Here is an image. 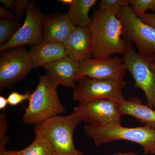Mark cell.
Segmentation results:
<instances>
[{"label": "cell", "instance_id": "obj_19", "mask_svg": "<svg viewBox=\"0 0 155 155\" xmlns=\"http://www.w3.org/2000/svg\"><path fill=\"white\" fill-rule=\"evenodd\" d=\"M20 26L19 20L14 19H0V46L10 41L17 33Z\"/></svg>", "mask_w": 155, "mask_h": 155}, {"label": "cell", "instance_id": "obj_18", "mask_svg": "<svg viewBox=\"0 0 155 155\" xmlns=\"http://www.w3.org/2000/svg\"><path fill=\"white\" fill-rule=\"evenodd\" d=\"M33 142L24 149L20 155H58L49 140L41 134L35 133Z\"/></svg>", "mask_w": 155, "mask_h": 155}, {"label": "cell", "instance_id": "obj_12", "mask_svg": "<svg viewBox=\"0 0 155 155\" xmlns=\"http://www.w3.org/2000/svg\"><path fill=\"white\" fill-rule=\"evenodd\" d=\"M67 55L81 63L93 57L90 28L75 27L63 43Z\"/></svg>", "mask_w": 155, "mask_h": 155}, {"label": "cell", "instance_id": "obj_1", "mask_svg": "<svg viewBox=\"0 0 155 155\" xmlns=\"http://www.w3.org/2000/svg\"><path fill=\"white\" fill-rule=\"evenodd\" d=\"M118 11H104L97 8L94 11L90 26L91 48L94 58H108L116 54H123L128 43L122 37L123 26L116 16Z\"/></svg>", "mask_w": 155, "mask_h": 155}, {"label": "cell", "instance_id": "obj_9", "mask_svg": "<svg viewBox=\"0 0 155 155\" xmlns=\"http://www.w3.org/2000/svg\"><path fill=\"white\" fill-rule=\"evenodd\" d=\"M72 114L88 125H121L122 115L119 104L113 100L99 99L80 103Z\"/></svg>", "mask_w": 155, "mask_h": 155}, {"label": "cell", "instance_id": "obj_27", "mask_svg": "<svg viewBox=\"0 0 155 155\" xmlns=\"http://www.w3.org/2000/svg\"><path fill=\"white\" fill-rule=\"evenodd\" d=\"M20 150H7L6 149L0 150V155H20Z\"/></svg>", "mask_w": 155, "mask_h": 155}, {"label": "cell", "instance_id": "obj_7", "mask_svg": "<svg viewBox=\"0 0 155 155\" xmlns=\"http://www.w3.org/2000/svg\"><path fill=\"white\" fill-rule=\"evenodd\" d=\"M73 99L80 103L93 100L110 99L120 104L125 101L122 90L127 84L124 80H99L84 76L77 81Z\"/></svg>", "mask_w": 155, "mask_h": 155}, {"label": "cell", "instance_id": "obj_26", "mask_svg": "<svg viewBox=\"0 0 155 155\" xmlns=\"http://www.w3.org/2000/svg\"><path fill=\"white\" fill-rule=\"evenodd\" d=\"M1 2L5 6V8L14 10L15 1L14 0H1Z\"/></svg>", "mask_w": 155, "mask_h": 155}, {"label": "cell", "instance_id": "obj_5", "mask_svg": "<svg viewBox=\"0 0 155 155\" xmlns=\"http://www.w3.org/2000/svg\"><path fill=\"white\" fill-rule=\"evenodd\" d=\"M122 59L135 81L134 87L142 90L146 97L147 105L155 109L154 56L140 54L134 50L132 44L128 43Z\"/></svg>", "mask_w": 155, "mask_h": 155}, {"label": "cell", "instance_id": "obj_10", "mask_svg": "<svg viewBox=\"0 0 155 155\" xmlns=\"http://www.w3.org/2000/svg\"><path fill=\"white\" fill-rule=\"evenodd\" d=\"M26 16L23 25L11 40L0 46L1 52L23 46L37 44L43 41L44 16L35 1L28 2L25 10Z\"/></svg>", "mask_w": 155, "mask_h": 155}, {"label": "cell", "instance_id": "obj_14", "mask_svg": "<svg viewBox=\"0 0 155 155\" xmlns=\"http://www.w3.org/2000/svg\"><path fill=\"white\" fill-rule=\"evenodd\" d=\"M75 27L67 14H55L44 16L43 41L63 44Z\"/></svg>", "mask_w": 155, "mask_h": 155}, {"label": "cell", "instance_id": "obj_23", "mask_svg": "<svg viewBox=\"0 0 155 155\" xmlns=\"http://www.w3.org/2000/svg\"><path fill=\"white\" fill-rule=\"evenodd\" d=\"M29 1L27 0H16L15 1L14 11L16 18L18 20L21 19L25 11Z\"/></svg>", "mask_w": 155, "mask_h": 155}, {"label": "cell", "instance_id": "obj_20", "mask_svg": "<svg viewBox=\"0 0 155 155\" xmlns=\"http://www.w3.org/2000/svg\"><path fill=\"white\" fill-rule=\"evenodd\" d=\"M130 6L134 13L139 17L143 16L148 10L155 13V0H130Z\"/></svg>", "mask_w": 155, "mask_h": 155}, {"label": "cell", "instance_id": "obj_32", "mask_svg": "<svg viewBox=\"0 0 155 155\" xmlns=\"http://www.w3.org/2000/svg\"><path fill=\"white\" fill-rule=\"evenodd\" d=\"M154 57H155V55H154Z\"/></svg>", "mask_w": 155, "mask_h": 155}, {"label": "cell", "instance_id": "obj_6", "mask_svg": "<svg viewBox=\"0 0 155 155\" xmlns=\"http://www.w3.org/2000/svg\"><path fill=\"white\" fill-rule=\"evenodd\" d=\"M116 16L122 23L123 38L135 45L140 54L155 55V28L136 16L130 6L122 8Z\"/></svg>", "mask_w": 155, "mask_h": 155}, {"label": "cell", "instance_id": "obj_22", "mask_svg": "<svg viewBox=\"0 0 155 155\" xmlns=\"http://www.w3.org/2000/svg\"><path fill=\"white\" fill-rule=\"evenodd\" d=\"M31 94V91H26L24 94H21L17 91L13 92L7 98L8 104L11 106L18 105L25 100H29Z\"/></svg>", "mask_w": 155, "mask_h": 155}, {"label": "cell", "instance_id": "obj_11", "mask_svg": "<svg viewBox=\"0 0 155 155\" xmlns=\"http://www.w3.org/2000/svg\"><path fill=\"white\" fill-rule=\"evenodd\" d=\"M127 72L119 57L89 58L80 63L76 81L84 76L99 80H123Z\"/></svg>", "mask_w": 155, "mask_h": 155}, {"label": "cell", "instance_id": "obj_24", "mask_svg": "<svg viewBox=\"0 0 155 155\" xmlns=\"http://www.w3.org/2000/svg\"><path fill=\"white\" fill-rule=\"evenodd\" d=\"M140 18L146 23L155 28V13H146L143 16H141Z\"/></svg>", "mask_w": 155, "mask_h": 155}, {"label": "cell", "instance_id": "obj_4", "mask_svg": "<svg viewBox=\"0 0 155 155\" xmlns=\"http://www.w3.org/2000/svg\"><path fill=\"white\" fill-rule=\"evenodd\" d=\"M82 120L73 114L58 116L35 125V133L41 134L49 140L58 155H85L75 147L74 130Z\"/></svg>", "mask_w": 155, "mask_h": 155}, {"label": "cell", "instance_id": "obj_29", "mask_svg": "<svg viewBox=\"0 0 155 155\" xmlns=\"http://www.w3.org/2000/svg\"><path fill=\"white\" fill-rule=\"evenodd\" d=\"M59 2H61L63 5H71L73 2V0H60Z\"/></svg>", "mask_w": 155, "mask_h": 155}, {"label": "cell", "instance_id": "obj_13", "mask_svg": "<svg viewBox=\"0 0 155 155\" xmlns=\"http://www.w3.org/2000/svg\"><path fill=\"white\" fill-rule=\"evenodd\" d=\"M80 63L68 56L47 64L44 67L48 76L58 84L73 89L76 87V76Z\"/></svg>", "mask_w": 155, "mask_h": 155}, {"label": "cell", "instance_id": "obj_17", "mask_svg": "<svg viewBox=\"0 0 155 155\" xmlns=\"http://www.w3.org/2000/svg\"><path fill=\"white\" fill-rule=\"evenodd\" d=\"M97 4V0H73L67 15L76 27L89 28L92 22L90 10Z\"/></svg>", "mask_w": 155, "mask_h": 155}, {"label": "cell", "instance_id": "obj_28", "mask_svg": "<svg viewBox=\"0 0 155 155\" xmlns=\"http://www.w3.org/2000/svg\"><path fill=\"white\" fill-rule=\"evenodd\" d=\"M8 104V99L1 95L0 96V110L6 109Z\"/></svg>", "mask_w": 155, "mask_h": 155}, {"label": "cell", "instance_id": "obj_21", "mask_svg": "<svg viewBox=\"0 0 155 155\" xmlns=\"http://www.w3.org/2000/svg\"><path fill=\"white\" fill-rule=\"evenodd\" d=\"M98 5L102 11H119L123 7L130 6V0H101Z\"/></svg>", "mask_w": 155, "mask_h": 155}, {"label": "cell", "instance_id": "obj_25", "mask_svg": "<svg viewBox=\"0 0 155 155\" xmlns=\"http://www.w3.org/2000/svg\"><path fill=\"white\" fill-rule=\"evenodd\" d=\"M0 17L1 19H14L16 18V16L13 13L9 11L8 9L4 7L0 8Z\"/></svg>", "mask_w": 155, "mask_h": 155}, {"label": "cell", "instance_id": "obj_8", "mask_svg": "<svg viewBox=\"0 0 155 155\" xmlns=\"http://www.w3.org/2000/svg\"><path fill=\"white\" fill-rule=\"evenodd\" d=\"M28 51L19 47L1 52L0 89L8 88L23 79L33 69Z\"/></svg>", "mask_w": 155, "mask_h": 155}, {"label": "cell", "instance_id": "obj_16", "mask_svg": "<svg viewBox=\"0 0 155 155\" xmlns=\"http://www.w3.org/2000/svg\"><path fill=\"white\" fill-rule=\"evenodd\" d=\"M122 115L133 116L144 125L155 129V109L143 104L136 97L125 100L119 104Z\"/></svg>", "mask_w": 155, "mask_h": 155}, {"label": "cell", "instance_id": "obj_15", "mask_svg": "<svg viewBox=\"0 0 155 155\" xmlns=\"http://www.w3.org/2000/svg\"><path fill=\"white\" fill-rule=\"evenodd\" d=\"M33 68L44 67L47 64L67 56L63 43L56 41H42L33 45L28 51Z\"/></svg>", "mask_w": 155, "mask_h": 155}, {"label": "cell", "instance_id": "obj_31", "mask_svg": "<svg viewBox=\"0 0 155 155\" xmlns=\"http://www.w3.org/2000/svg\"><path fill=\"white\" fill-rule=\"evenodd\" d=\"M150 154L152 155H155V148L150 153Z\"/></svg>", "mask_w": 155, "mask_h": 155}, {"label": "cell", "instance_id": "obj_3", "mask_svg": "<svg viewBox=\"0 0 155 155\" xmlns=\"http://www.w3.org/2000/svg\"><path fill=\"white\" fill-rule=\"evenodd\" d=\"M84 130L97 146L111 141L127 140L140 145L145 154L150 153L155 148V129L146 125L127 127L121 125H88Z\"/></svg>", "mask_w": 155, "mask_h": 155}, {"label": "cell", "instance_id": "obj_30", "mask_svg": "<svg viewBox=\"0 0 155 155\" xmlns=\"http://www.w3.org/2000/svg\"><path fill=\"white\" fill-rule=\"evenodd\" d=\"M113 155H138L133 153L116 152Z\"/></svg>", "mask_w": 155, "mask_h": 155}, {"label": "cell", "instance_id": "obj_2", "mask_svg": "<svg viewBox=\"0 0 155 155\" xmlns=\"http://www.w3.org/2000/svg\"><path fill=\"white\" fill-rule=\"evenodd\" d=\"M58 84L48 76L39 77V83L32 93L29 104L22 118L23 123L36 125L47 119L65 114L66 110L59 99Z\"/></svg>", "mask_w": 155, "mask_h": 155}]
</instances>
